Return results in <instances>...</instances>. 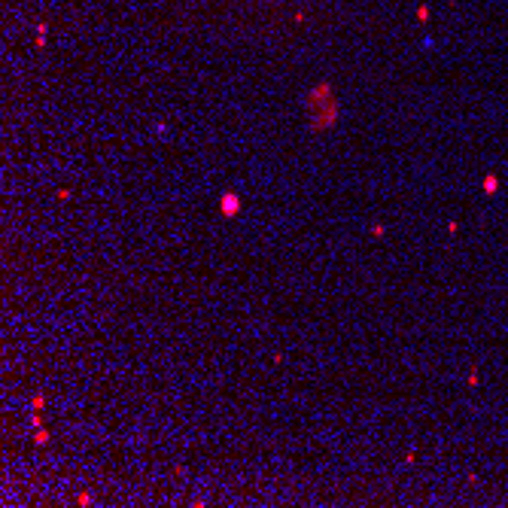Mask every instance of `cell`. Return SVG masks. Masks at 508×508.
Returning <instances> with one entry per match:
<instances>
[{
  "instance_id": "cell-1",
  "label": "cell",
  "mask_w": 508,
  "mask_h": 508,
  "mask_svg": "<svg viewBox=\"0 0 508 508\" xmlns=\"http://www.w3.org/2000/svg\"><path fill=\"white\" fill-rule=\"evenodd\" d=\"M335 119H338V104L332 100V104H329V106H326V110H322L320 116H314V119H310V128H316V131H322V128H329V125H332Z\"/></svg>"
},
{
  "instance_id": "cell-2",
  "label": "cell",
  "mask_w": 508,
  "mask_h": 508,
  "mask_svg": "<svg viewBox=\"0 0 508 508\" xmlns=\"http://www.w3.org/2000/svg\"><path fill=\"white\" fill-rule=\"evenodd\" d=\"M220 213L226 216V220L238 216V213H240V198H238L234 192H222V198H220Z\"/></svg>"
},
{
  "instance_id": "cell-3",
  "label": "cell",
  "mask_w": 508,
  "mask_h": 508,
  "mask_svg": "<svg viewBox=\"0 0 508 508\" xmlns=\"http://www.w3.org/2000/svg\"><path fill=\"white\" fill-rule=\"evenodd\" d=\"M496 186H499V180H496L493 174H490V176H484V192H487V195H493V192H496Z\"/></svg>"
}]
</instances>
